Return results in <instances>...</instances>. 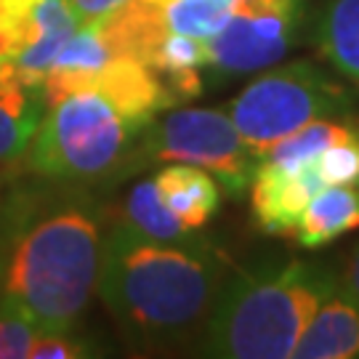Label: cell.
<instances>
[{
    "instance_id": "cell-22",
    "label": "cell",
    "mask_w": 359,
    "mask_h": 359,
    "mask_svg": "<svg viewBox=\"0 0 359 359\" xmlns=\"http://www.w3.org/2000/svg\"><path fill=\"white\" fill-rule=\"evenodd\" d=\"M75 6L80 22H90V19H99L104 13L115 11L117 6H123L126 0H69Z\"/></svg>"
},
{
    "instance_id": "cell-18",
    "label": "cell",
    "mask_w": 359,
    "mask_h": 359,
    "mask_svg": "<svg viewBox=\"0 0 359 359\" xmlns=\"http://www.w3.org/2000/svg\"><path fill=\"white\" fill-rule=\"evenodd\" d=\"M234 0H163V25L168 32L208 40L226 22Z\"/></svg>"
},
{
    "instance_id": "cell-10",
    "label": "cell",
    "mask_w": 359,
    "mask_h": 359,
    "mask_svg": "<svg viewBox=\"0 0 359 359\" xmlns=\"http://www.w3.org/2000/svg\"><path fill=\"white\" fill-rule=\"evenodd\" d=\"M46 109L43 86L19 75L13 59H0V165L25 157Z\"/></svg>"
},
{
    "instance_id": "cell-1",
    "label": "cell",
    "mask_w": 359,
    "mask_h": 359,
    "mask_svg": "<svg viewBox=\"0 0 359 359\" xmlns=\"http://www.w3.org/2000/svg\"><path fill=\"white\" fill-rule=\"evenodd\" d=\"M102 208L83 192L6 197L0 226V298L40 333H69L99 290Z\"/></svg>"
},
{
    "instance_id": "cell-8",
    "label": "cell",
    "mask_w": 359,
    "mask_h": 359,
    "mask_svg": "<svg viewBox=\"0 0 359 359\" xmlns=\"http://www.w3.org/2000/svg\"><path fill=\"white\" fill-rule=\"evenodd\" d=\"M322 187L325 181L320 179L314 160L298 168L258 163V170L250 184V208H253L258 229L266 234L293 237L304 208Z\"/></svg>"
},
{
    "instance_id": "cell-13",
    "label": "cell",
    "mask_w": 359,
    "mask_h": 359,
    "mask_svg": "<svg viewBox=\"0 0 359 359\" xmlns=\"http://www.w3.org/2000/svg\"><path fill=\"white\" fill-rule=\"evenodd\" d=\"M154 189L187 229H200L221 205L216 179L197 165H168L154 176Z\"/></svg>"
},
{
    "instance_id": "cell-16",
    "label": "cell",
    "mask_w": 359,
    "mask_h": 359,
    "mask_svg": "<svg viewBox=\"0 0 359 359\" xmlns=\"http://www.w3.org/2000/svg\"><path fill=\"white\" fill-rule=\"evenodd\" d=\"M359 136V120L348 115L346 120H311L304 128L293 130L283 136L280 142H274L264 152L261 163H271L280 168H298L314 160L320 152H325L327 147H335L348 139Z\"/></svg>"
},
{
    "instance_id": "cell-2",
    "label": "cell",
    "mask_w": 359,
    "mask_h": 359,
    "mask_svg": "<svg viewBox=\"0 0 359 359\" xmlns=\"http://www.w3.org/2000/svg\"><path fill=\"white\" fill-rule=\"evenodd\" d=\"M224 271V256L203 237L165 243L117 221L104 237L96 293L130 346H181L205 330Z\"/></svg>"
},
{
    "instance_id": "cell-24",
    "label": "cell",
    "mask_w": 359,
    "mask_h": 359,
    "mask_svg": "<svg viewBox=\"0 0 359 359\" xmlns=\"http://www.w3.org/2000/svg\"><path fill=\"white\" fill-rule=\"evenodd\" d=\"M3 208H6V197H0V226H3Z\"/></svg>"
},
{
    "instance_id": "cell-9",
    "label": "cell",
    "mask_w": 359,
    "mask_h": 359,
    "mask_svg": "<svg viewBox=\"0 0 359 359\" xmlns=\"http://www.w3.org/2000/svg\"><path fill=\"white\" fill-rule=\"evenodd\" d=\"M88 88L104 93L136 126H149L163 109L176 107L160 75L130 56H112Z\"/></svg>"
},
{
    "instance_id": "cell-5",
    "label": "cell",
    "mask_w": 359,
    "mask_h": 359,
    "mask_svg": "<svg viewBox=\"0 0 359 359\" xmlns=\"http://www.w3.org/2000/svg\"><path fill=\"white\" fill-rule=\"evenodd\" d=\"M250 152L261 157L274 142L325 115H348L346 88L309 59L258 75L226 107Z\"/></svg>"
},
{
    "instance_id": "cell-14",
    "label": "cell",
    "mask_w": 359,
    "mask_h": 359,
    "mask_svg": "<svg viewBox=\"0 0 359 359\" xmlns=\"http://www.w3.org/2000/svg\"><path fill=\"white\" fill-rule=\"evenodd\" d=\"M359 226V184H330L309 200L293 237L304 248H322Z\"/></svg>"
},
{
    "instance_id": "cell-4",
    "label": "cell",
    "mask_w": 359,
    "mask_h": 359,
    "mask_svg": "<svg viewBox=\"0 0 359 359\" xmlns=\"http://www.w3.org/2000/svg\"><path fill=\"white\" fill-rule=\"evenodd\" d=\"M38 133L27 149V165L43 181L86 187L126 173L139 136L136 126L104 93L72 90L46 107Z\"/></svg>"
},
{
    "instance_id": "cell-12",
    "label": "cell",
    "mask_w": 359,
    "mask_h": 359,
    "mask_svg": "<svg viewBox=\"0 0 359 359\" xmlns=\"http://www.w3.org/2000/svg\"><path fill=\"white\" fill-rule=\"evenodd\" d=\"M77 27L80 16L69 0H38L32 11L29 40L22 51L11 56L19 75L32 86H43L53 59L59 56L62 46L72 38Z\"/></svg>"
},
{
    "instance_id": "cell-15",
    "label": "cell",
    "mask_w": 359,
    "mask_h": 359,
    "mask_svg": "<svg viewBox=\"0 0 359 359\" xmlns=\"http://www.w3.org/2000/svg\"><path fill=\"white\" fill-rule=\"evenodd\" d=\"M322 56L338 75L359 83V0H330L317 25Z\"/></svg>"
},
{
    "instance_id": "cell-23",
    "label": "cell",
    "mask_w": 359,
    "mask_h": 359,
    "mask_svg": "<svg viewBox=\"0 0 359 359\" xmlns=\"http://www.w3.org/2000/svg\"><path fill=\"white\" fill-rule=\"evenodd\" d=\"M338 285L346 290V295L357 304V309H359V248L346 261V269H344V274H341Z\"/></svg>"
},
{
    "instance_id": "cell-11",
    "label": "cell",
    "mask_w": 359,
    "mask_h": 359,
    "mask_svg": "<svg viewBox=\"0 0 359 359\" xmlns=\"http://www.w3.org/2000/svg\"><path fill=\"white\" fill-rule=\"evenodd\" d=\"M295 359L359 357V309L341 285L311 314L293 348Z\"/></svg>"
},
{
    "instance_id": "cell-19",
    "label": "cell",
    "mask_w": 359,
    "mask_h": 359,
    "mask_svg": "<svg viewBox=\"0 0 359 359\" xmlns=\"http://www.w3.org/2000/svg\"><path fill=\"white\" fill-rule=\"evenodd\" d=\"M40 335L25 311L0 298V359H25Z\"/></svg>"
},
{
    "instance_id": "cell-6",
    "label": "cell",
    "mask_w": 359,
    "mask_h": 359,
    "mask_svg": "<svg viewBox=\"0 0 359 359\" xmlns=\"http://www.w3.org/2000/svg\"><path fill=\"white\" fill-rule=\"evenodd\" d=\"M133 160L197 165L231 194H243L258 170V157L221 109H179L152 120L139 136Z\"/></svg>"
},
{
    "instance_id": "cell-7",
    "label": "cell",
    "mask_w": 359,
    "mask_h": 359,
    "mask_svg": "<svg viewBox=\"0 0 359 359\" xmlns=\"http://www.w3.org/2000/svg\"><path fill=\"white\" fill-rule=\"evenodd\" d=\"M304 22V0H234L226 22L208 38V69L221 80L274 67Z\"/></svg>"
},
{
    "instance_id": "cell-20",
    "label": "cell",
    "mask_w": 359,
    "mask_h": 359,
    "mask_svg": "<svg viewBox=\"0 0 359 359\" xmlns=\"http://www.w3.org/2000/svg\"><path fill=\"white\" fill-rule=\"evenodd\" d=\"M314 165L325 187L330 184H359V136L348 139L314 157Z\"/></svg>"
},
{
    "instance_id": "cell-3",
    "label": "cell",
    "mask_w": 359,
    "mask_h": 359,
    "mask_svg": "<svg viewBox=\"0 0 359 359\" xmlns=\"http://www.w3.org/2000/svg\"><path fill=\"white\" fill-rule=\"evenodd\" d=\"M338 277L311 261L266 264L218 290L203 330V354L221 359H285Z\"/></svg>"
},
{
    "instance_id": "cell-17",
    "label": "cell",
    "mask_w": 359,
    "mask_h": 359,
    "mask_svg": "<svg viewBox=\"0 0 359 359\" xmlns=\"http://www.w3.org/2000/svg\"><path fill=\"white\" fill-rule=\"evenodd\" d=\"M120 224H126L130 229H136L144 237L152 240H165V243H176V240H187L194 231L187 229L179 218L173 216L160 200V194L154 189V181L144 179L133 184L123 200V218Z\"/></svg>"
},
{
    "instance_id": "cell-21",
    "label": "cell",
    "mask_w": 359,
    "mask_h": 359,
    "mask_svg": "<svg viewBox=\"0 0 359 359\" xmlns=\"http://www.w3.org/2000/svg\"><path fill=\"white\" fill-rule=\"evenodd\" d=\"M69 333H40L32 344V351L29 357L32 359H83V357H93L96 351L90 348L88 341Z\"/></svg>"
}]
</instances>
